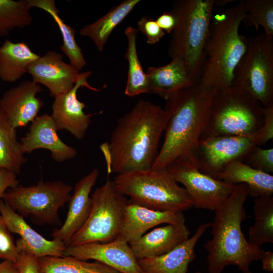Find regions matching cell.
<instances>
[{
    "instance_id": "cell-1",
    "label": "cell",
    "mask_w": 273,
    "mask_h": 273,
    "mask_svg": "<svg viewBox=\"0 0 273 273\" xmlns=\"http://www.w3.org/2000/svg\"><path fill=\"white\" fill-rule=\"evenodd\" d=\"M168 118L165 109L139 100L118 119L109 142L100 147L108 172L118 175L151 168Z\"/></svg>"
},
{
    "instance_id": "cell-2",
    "label": "cell",
    "mask_w": 273,
    "mask_h": 273,
    "mask_svg": "<svg viewBox=\"0 0 273 273\" xmlns=\"http://www.w3.org/2000/svg\"><path fill=\"white\" fill-rule=\"evenodd\" d=\"M248 196V187L237 184L214 210L210 225L212 238L204 245L208 253V273H221L229 265L237 266L242 273H252L251 263L261 260L265 251L249 243L241 228L247 217L244 204Z\"/></svg>"
},
{
    "instance_id": "cell-3",
    "label": "cell",
    "mask_w": 273,
    "mask_h": 273,
    "mask_svg": "<svg viewBox=\"0 0 273 273\" xmlns=\"http://www.w3.org/2000/svg\"><path fill=\"white\" fill-rule=\"evenodd\" d=\"M216 92L197 83L166 100L164 139L151 168L164 169L178 158L193 157Z\"/></svg>"
},
{
    "instance_id": "cell-4",
    "label": "cell",
    "mask_w": 273,
    "mask_h": 273,
    "mask_svg": "<svg viewBox=\"0 0 273 273\" xmlns=\"http://www.w3.org/2000/svg\"><path fill=\"white\" fill-rule=\"evenodd\" d=\"M244 1L212 16L205 46V62L198 82L216 90L232 85L235 70L247 49L239 33L246 15Z\"/></svg>"
},
{
    "instance_id": "cell-5",
    "label": "cell",
    "mask_w": 273,
    "mask_h": 273,
    "mask_svg": "<svg viewBox=\"0 0 273 273\" xmlns=\"http://www.w3.org/2000/svg\"><path fill=\"white\" fill-rule=\"evenodd\" d=\"M214 0H178L170 12L175 18L168 53L184 63L190 79L198 83L205 62V46Z\"/></svg>"
},
{
    "instance_id": "cell-6",
    "label": "cell",
    "mask_w": 273,
    "mask_h": 273,
    "mask_svg": "<svg viewBox=\"0 0 273 273\" xmlns=\"http://www.w3.org/2000/svg\"><path fill=\"white\" fill-rule=\"evenodd\" d=\"M113 181L121 194L129 197V202L152 210L183 212L193 207L185 189L166 168L118 174Z\"/></svg>"
},
{
    "instance_id": "cell-7",
    "label": "cell",
    "mask_w": 273,
    "mask_h": 273,
    "mask_svg": "<svg viewBox=\"0 0 273 273\" xmlns=\"http://www.w3.org/2000/svg\"><path fill=\"white\" fill-rule=\"evenodd\" d=\"M262 104L232 85L216 90L202 138L257 134L263 122Z\"/></svg>"
},
{
    "instance_id": "cell-8",
    "label": "cell",
    "mask_w": 273,
    "mask_h": 273,
    "mask_svg": "<svg viewBox=\"0 0 273 273\" xmlns=\"http://www.w3.org/2000/svg\"><path fill=\"white\" fill-rule=\"evenodd\" d=\"M73 187L61 180L44 181L24 187L17 185L2 196L7 204L22 217L37 224L60 225L59 210L69 201Z\"/></svg>"
},
{
    "instance_id": "cell-9",
    "label": "cell",
    "mask_w": 273,
    "mask_h": 273,
    "mask_svg": "<svg viewBox=\"0 0 273 273\" xmlns=\"http://www.w3.org/2000/svg\"><path fill=\"white\" fill-rule=\"evenodd\" d=\"M91 197L90 214L68 246L109 242L118 237L128 203L126 197L116 189L113 180L108 179L94 191Z\"/></svg>"
},
{
    "instance_id": "cell-10",
    "label": "cell",
    "mask_w": 273,
    "mask_h": 273,
    "mask_svg": "<svg viewBox=\"0 0 273 273\" xmlns=\"http://www.w3.org/2000/svg\"><path fill=\"white\" fill-rule=\"evenodd\" d=\"M232 85L243 89L264 107L273 105V39L264 33L248 39Z\"/></svg>"
},
{
    "instance_id": "cell-11",
    "label": "cell",
    "mask_w": 273,
    "mask_h": 273,
    "mask_svg": "<svg viewBox=\"0 0 273 273\" xmlns=\"http://www.w3.org/2000/svg\"><path fill=\"white\" fill-rule=\"evenodd\" d=\"M191 198L193 207L214 211L234 191L236 185L216 179L198 168L193 157H181L166 168Z\"/></svg>"
},
{
    "instance_id": "cell-12",
    "label": "cell",
    "mask_w": 273,
    "mask_h": 273,
    "mask_svg": "<svg viewBox=\"0 0 273 273\" xmlns=\"http://www.w3.org/2000/svg\"><path fill=\"white\" fill-rule=\"evenodd\" d=\"M258 135L202 138L193 155L196 166L201 172L215 178L231 163L244 160L257 146Z\"/></svg>"
},
{
    "instance_id": "cell-13",
    "label": "cell",
    "mask_w": 273,
    "mask_h": 273,
    "mask_svg": "<svg viewBox=\"0 0 273 273\" xmlns=\"http://www.w3.org/2000/svg\"><path fill=\"white\" fill-rule=\"evenodd\" d=\"M92 71L82 72V75L68 92L55 97L53 103L51 116L57 130L65 129L78 140L82 139L88 129L91 118L96 113L86 114L84 109L85 103L77 97V92L81 87H85L92 91L100 92L101 89L92 86L87 79Z\"/></svg>"
},
{
    "instance_id": "cell-14",
    "label": "cell",
    "mask_w": 273,
    "mask_h": 273,
    "mask_svg": "<svg viewBox=\"0 0 273 273\" xmlns=\"http://www.w3.org/2000/svg\"><path fill=\"white\" fill-rule=\"evenodd\" d=\"M64 256H71L85 261L95 260L121 273H143L129 243L118 238L106 243L68 246Z\"/></svg>"
},
{
    "instance_id": "cell-15",
    "label": "cell",
    "mask_w": 273,
    "mask_h": 273,
    "mask_svg": "<svg viewBox=\"0 0 273 273\" xmlns=\"http://www.w3.org/2000/svg\"><path fill=\"white\" fill-rule=\"evenodd\" d=\"M27 72L32 81L48 88L51 97L70 91L82 75V72L63 60V55L55 51H49L31 63Z\"/></svg>"
},
{
    "instance_id": "cell-16",
    "label": "cell",
    "mask_w": 273,
    "mask_h": 273,
    "mask_svg": "<svg viewBox=\"0 0 273 273\" xmlns=\"http://www.w3.org/2000/svg\"><path fill=\"white\" fill-rule=\"evenodd\" d=\"M0 215L10 232L20 236L15 243L19 253L27 252L37 258L64 256L67 246L63 242L56 239L49 240L44 238L33 229L23 217L1 199Z\"/></svg>"
},
{
    "instance_id": "cell-17",
    "label": "cell",
    "mask_w": 273,
    "mask_h": 273,
    "mask_svg": "<svg viewBox=\"0 0 273 273\" xmlns=\"http://www.w3.org/2000/svg\"><path fill=\"white\" fill-rule=\"evenodd\" d=\"M42 90L39 84L25 80L5 92L0 108L14 128L25 127L37 116L43 102L36 95Z\"/></svg>"
},
{
    "instance_id": "cell-18",
    "label": "cell",
    "mask_w": 273,
    "mask_h": 273,
    "mask_svg": "<svg viewBox=\"0 0 273 273\" xmlns=\"http://www.w3.org/2000/svg\"><path fill=\"white\" fill-rule=\"evenodd\" d=\"M99 175L98 168H94L75 185L69 200L68 211L62 226L51 234L53 239L63 242L68 246L73 236L87 220L92 207L90 193Z\"/></svg>"
},
{
    "instance_id": "cell-19",
    "label": "cell",
    "mask_w": 273,
    "mask_h": 273,
    "mask_svg": "<svg viewBox=\"0 0 273 273\" xmlns=\"http://www.w3.org/2000/svg\"><path fill=\"white\" fill-rule=\"evenodd\" d=\"M57 131L51 115L37 116L31 122L28 132L20 139L23 153L43 149L50 151L52 158L57 162L72 159L76 156L77 151L63 142Z\"/></svg>"
},
{
    "instance_id": "cell-20",
    "label": "cell",
    "mask_w": 273,
    "mask_h": 273,
    "mask_svg": "<svg viewBox=\"0 0 273 273\" xmlns=\"http://www.w3.org/2000/svg\"><path fill=\"white\" fill-rule=\"evenodd\" d=\"M185 220L183 212L152 210L130 203L128 200L118 238L129 243L153 227L163 223H185Z\"/></svg>"
},
{
    "instance_id": "cell-21",
    "label": "cell",
    "mask_w": 273,
    "mask_h": 273,
    "mask_svg": "<svg viewBox=\"0 0 273 273\" xmlns=\"http://www.w3.org/2000/svg\"><path fill=\"white\" fill-rule=\"evenodd\" d=\"M211 225H199L194 234L170 251L159 256L138 260L143 273H187L189 264L196 258V245Z\"/></svg>"
},
{
    "instance_id": "cell-22",
    "label": "cell",
    "mask_w": 273,
    "mask_h": 273,
    "mask_svg": "<svg viewBox=\"0 0 273 273\" xmlns=\"http://www.w3.org/2000/svg\"><path fill=\"white\" fill-rule=\"evenodd\" d=\"M191 232L185 223L167 224L145 234L129 243L139 260L163 255L190 238Z\"/></svg>"
},
{
    "instance_id": "cell-23",
    "label": "cell",
    "mask_w": 273,
    "mask_h": 273,
    "mask_svg": "<svg viewBox=\"0 0 273 273\" xmlns=\"http://www.w3.org/2000/svg\"><path fill=\"white\" fill-rule=\"evenodd\" d=\"M146 73L149 93L158 95L166 100L196 84L189 77L183 62L176 58L165 65L148 67Z\"/></svg>"
},
{
    "instance_id": "cell-24",
    "label": "cell",
    "mask_w": 273,
    "mask_h": 273,
    "mask_svg": "<svg viewBox=\"0 0 273 273\" xmlns=\"http://www.w3.org/2000/svg\"><path fill=\"white\" fill-rule=\"evenodd\" d=\"M215 178L235 185H246L249 196L254 198L271 197L273 194V175L255 169L242 161L231 163Z\"/></svg>"
},
{
    "instance_id": "cell-25",
    "label": "cell",
    "mask_w": 273,
    "mask_h": 273,
    "mask_svg": "<svg viewBox=\"0 0 273 273\" xmlns=\"http://www.w3.org/2000/svg\"><path fill=\"white\" fill-rule=\"evenodd\" d=\"M39 56L25 42L6 39L0 46V78L8 82L17 81L27 72L29 64Z\"/></svg>"
},
{
    "instance_id": "cell-26",
    "label": "cell",
    "mask_w": 273,
    "mask_h": 273,
    "mask_svg": "<svg viewBox=\"0 0 273 273\" xmlns=\"http://www.w3.org/2000/svg\"><path fill=\"white\" fill-rule=\"evenodd\" d=\"M140 0H125L111 8L95 22L82 27L79 34L90 38L102 51L114 29L129 14Z\"/></svg>"
},
{
    "instance_id": "cell-27",
    "label": "cell",
    "mask_w": 273,
    "mask_h": 273,
    "mask_svg": "<svg viewBox=\"0 0 273 273\" xmlns=\"http://www.w3.org/2000/svg\"><path fill=\"white\" fill-rule=\"evenodd\" d=\"M30 8L41 9L52 17L60 31L63 44L61 50L68 58L70 64L78 70H81L86 64L82 50L75 40V30L66 24L60 17L59 11L54 0H27Z\"/></svg>"
},
{
    "instance_id": "cell-28",
    "label": "cell",
    "mask_w": 273,
    "mask_h": 273,
    "mask_svg": "<svg viewBox=\"0 0 273 273\" xmlns=\"http://www.w3.org/2000/svg\"><path fill=\"white\" fill-rule=\"evenodd\" d=\"M27 160L17 140L16 129L9 123L0 108V170L17 175Z\"/></svg>"
},
{
    "instance_id": "cell-29",
    "label": "cell",
    "mask_w": 273,
    "mask_h": 273,
    "mask_svg": "<svg viewBox=\"0 0 273 273\" xmlns=\"http://www.w3.org/2000/svg\"><path fill=\"white\" fill-rule=\"evenodd\" d=\"M37 259L39 273H121L99 261L89 262L71 256Z\"/></svg>"
},
{
    "instance_id": "cell-30",
    "label": "cell",
    "mask_w": 273,
    "mask_h": 273,
    "mask_svg": "<svg viewBox=\"0 0 273 273\" xmlns=\"http://www.w3.org/2000/svg\"><path fill=\"white\" fill-rule=\"evenodd\" d=\"M138 30L131 26L125 30L127 39V47L125 58L128 62V68L124 94L134 97L143 93H149V82L147 74L144 72L138 58L136 41Z\"/></svg>"
},
{
    "instance_id": "cell-31",
    "label": "cell",
    "mask_w": 273,
    "mask_h": 273,
    "mask_svg": "<svg viewBox=\"0 0 273 273\" xmlns=\"http://www.w3.org/2000/svg\"><path fill=\"white\" fill-rule=\"evenodd\" d=\"M254 222L249 228L248 241L261 248L273 243V197L255 198L253 206Z\"/></svg>"
},
{
    "instance_id": "cell-32",
    "label": "cell",
    "mask_w": 273,
    "mask_h": 273,
    "mask_svg": "<svg viewBox=\"0 0 273 273\" xmlns=\"http://www.w3.org/2000/svg\"><path fill=\"white\" fill-rule=\"evenodd\" d=\"M30 8L27 0H0V37L8 35L15 28L30 25Z\"/></svg>"
},
{
    "instance_id": "cell-33",
    "label": "cell",
    "mask_w": 273,
    "mask_h": 273,
    "mask_svg": "<svg viewBox=\"0 0 273 273\" xmlns=\"http://www.w3.org/2000/svg\"><path fill=\"white\" fill-rule=\"evenodd\" d=\"M244 4L246 13L243 21L246 26H253L256 31L261 26L265 36L273 39V1L247 0Z\"/></svg>"
},
{
    "instance_id": "cell-34",
    "label": "cell",
    "mask_w": 273,
    "mask_h": 273,
    "mask_svg": "<svg viewBox=\"0 0 273 273\" xmlns=\"http://www.w3.org/2000/svg\"><path fill=\"white\" fill-rule=\"evenodd\" d=\"M243 162L255 169L271 174L273 172V149L255 146Z\"/></svg>"
},
{
    "instance_id": "cell-35",
    "label": "cell",
    "mask_w": 273,
    "mask_h": 273,
    "mask_svg": "<svg viewBox=\"0 0 273 273\" xmlns=\"http://www.w3.org/2000/svg\"><path fill=\"white\" fill-rule=\"evenodd\" d=\"M10 233L0 215V258L15 263L19 253Z\"/></svg>"
},
{
    "instance_id": "cell-36",
    "label": "cell",
    "mask_w": 273,
    "mask_h": 273,
    "mask_svg": "<svg viewBox=\"0 0 273 273\" xmlns=\"http://www.w3.org/2000/svg\"><path fill=\"white\" fill-rule=\"evenodd\" d=\"M138 30L146 36L147 42L150 44L158 42L165 34L155 20L148 16H143L138 22Z\"/></svg>"
},
{
    "instance_id": "cell-37",
    "label": "cell",
    "mask_w": 273,
    "mask_h": 273,
    "mask_svg": "<svg viewBox=\"0 0 273 273\" xmlns=\"http://www.w3.org/2000/svg\"><path fill=\"white\" fill-rule=\"evenodd\" d=\"M273 138V105L264 107L263 122L257 138V146L266 144Z\"/></svg>"
},
{
    "instance_id": "cell-38",
    "label": "cell",
    "mask_w": 273,
    "mask_h": 273,
    "mask_svg": "<svg viewBox=\"0 0 273 273\" xmlns=\"http://www.w3.org/2000/svg\"><path fill=\"white\" fill-rule=\"evenodd\" d=\"M37 258L27 252H20L15 262L18 273H39Z\"/></svg>"
},
{
    "instance_id": "cell-39",
    "label": "cell",
    "mask_w": 273,
    "mask_h": 273,
    "mask_svg": "<svg viewBox=\"0 0 273 273\" xmlns=\"http://www.w3.org/2000/svg\"><path fill=\"white\" fill-rule=\"evenodd\" d=\"M18 185L17 174L5 169L0 170V199L8 189Z\"/></svg>"
},
{
    "instance_id": "cell-40",
    "label": "cell",
    "mask_w": 273,
    "mask_h": 273,
    "mask_svg": "<svg viewBox=\"0 0 273 273\" xmlns=\"http://www.w3.org/2000/svg\"><path fill=\"white\" fill-rule=\"evenodd\" d=\"M159 26L168 33H171L175 25V18L172 13L164 12L155 20Z\"/></svg>"
},
{
    "instance_id": "cell-41",
    "label": "cell",
    "mask_w": 273,
    "mask_h": 273,
    "mask_svg": "<svg viewBox=\"0 0 273 273\" xmlns=\"http://www.w3.org/2000/svg\"><path fill=\"white\" fill-rule=\"evenodd\" d=\"M262 269L266 272L273 271V252L271 251H264L261 259Z\"/></svg>"
},
{
    "instance_id": "cell-42",
    "label": "cell",
    "mask_w": 273,
    "mask_h": 273,
    "mask_svg": "<svg viewBox=\"0 0 273 273\" xmlns=\"http://www.w3.org/2000/svg\"><path fill=\"white\" fill-rule=\"evenodd\" d=\"M0 273H18V271L14 262L4 260L0 263Z\"/></svg>"
},
{
    "instance_id": "cell-43",
    "label": "cell",
    "mask_w": 273,
    "mask_h": 273,
    "mask_svg": "<svg viewBox=\"0 0 273 273\" xmlns=\"http://www.w3.org/2000/svg\"><path fill=\"white\" fill-rule=\"evenodd\" d=\"M232 1V0H214V4L215 6L222 7L231 3Z\"/></svg>"
},
{
    "instance_id": "cell-44",
    "label": "cell",
    "mask_w": 273,
    "mask_h": 273,
    "mask_svg": "<svg viewBox=\"0 0 273 273\" xmlns=\"http://www.w3.org/2000/svg\"><path fill=\"white\" fill-rule=\"evenodd\" d=\"M196 273H202L200 271H197L196 272Z\"/></svg>"
}]
</instances>
